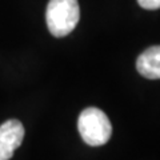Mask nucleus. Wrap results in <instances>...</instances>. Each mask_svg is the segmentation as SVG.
Listing matches in <instances>:
<instances>
[{"instance_id": "obj_2", "label": "nucleus", "mask_w": 160, "mask_h": 160, "mask_svg": "<svg viewBox=\"0 0 160 160\" xmlns=\"http://www.w3.org/2000/svg\"><path fill=\"white\" fill-rule=\"evenodd\" d=\"M78 129L84 143L92 147L106 144L112 135V126L107 115L96 107H88L80 113Z\"/></svg>"}, {"instance_id": "obj_3", "label": "nucleus", "mask_w": 160, "mask_h": 160, "mask_svg": "<svg viewBox=\"0 0 160 160\" xmlns=\"http://www.w3.org/2000/svg\"><path fill=\"white\" fill-rule=\"evenodd\" d=\"M24 139V127L16 119L0 126V160H9Z\"/></svg>"}, {"instance_id": "obj_1", "label": "nucleus", "mask_w": 160, "mask_h": 160, "mask_svg": "<svg viewBox=\"0 0 160 160\" xmlns=\"http://www.w3.org/2000/svg\"><path fill=\"white\" fill-rule=\"evenodd\" d=\"M80 19V7L78 0H49L46 20L52 36L64 38L71 33Z\"/></svg>"}, {"instance_id": "obj_5", "label": "nucleus", "mask_w": 160, "mask_h": 160, "mask_svg": "<svg viewBox=\"0 0 160 160\" xmlns=\"http://www.w3.org/2000/svg\"><path fill=\"white\" fill-rule=\"evenodd\" d=\"M139 6L144 9H159L160 8V0H138Z\"/></svg>"}, {"instance_id": "obj_4", "label": "nucleus", "mask_w": 160, "mask_h": 160, "mask_svg": "<svg viewBox=\"0 0 160 160\" xmlns=\"http://www.w3.org/2000/svg\"><path fill=\"white\" fill-rule=\"evenodd\" d=\"M138 72L146 79H160V46L149 47L136 60Z\"/></svg>"}]
</instances>
